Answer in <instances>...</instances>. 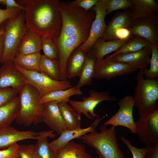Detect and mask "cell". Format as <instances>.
Returning a JSON list of instances; mask_svg holds the SVG:
<instances>
[{"instance_id": "6da1fadb", "label": "cell", "mask_w": 158, "mask_h": 158, "mask_svg": "<svg viewBox=\"0 0 158 158\" xmlns=\"http://www.w3.org/2000/svg\"><path fill=\"white\" fill-rule=\"evenodd\" d=\"M62 25L56 41L59 51L60 80H67V61L74 50L88 39L96 15L91 9L86 11L71 1H61Z\"/></svg>"}, {"instance_id": "7a4b0ae2", "label": "cell", "mask_w": 158, "mask_h": 158, "mask_svg": "<svg viewBox=\"0 0 158 158\" xmlns=\"http://www.w3.org/2000/svg\"><path fill=\"white\" fill-rule=\"evenodd\" d=\"M27 28L40 37L56 40L62 25L58 0H18Z\"/></svg>"}, {"instance_id": "3957f363", "label": "cell", "mask_w": 158, "mask_h": 158, "mask_svg": "<svg viewBox=\"0 0 158 158\" xmlns=\"http://www.w3.org/2000/svg\"><path fill=\"white\" fill-rule=\"evenodd\" d=\"M80 139L95 149L98 155L96 158H126L125 152L119 147L116 127L107 128L102 125L99 131L86 134Z\"/></svg>"}, {"instance_id": "277c9868", "label": "cell", "mask_w": 158, "mask_h": 158, "mask_svg": "<svg viewBox=\"0 0 158 158\" xmlns=\"http://www.w3.org/2000/svg\"><path fill=\"white\" fill-rule=\"evenodd\" d=\"M18 96L20 109L15 120L16 123L29 127L42 122L43 104L40 102L41 97L37 90L26 83L20 91Z\"/></svg>"}, {"instance_id": "5b68a950", "label": "cell", "mask_w": 158, "mask_h": 158, "mask_svg": "<svg viewBox=\"0 0 158 158\" xmlns=\"http://www.w3.org/2000/svg\"><path fill=\"white\" fill-rule=\"evenodd\" d=\"M27 29L23 11L16 17L4 22V51L1 63L13 61L20 42Z\"/></svg>"}, {"instance_id": "8992f818", "label": "cell", "mask_w": 158, "mask_h": 158, "mask_svg": "<svg viewBox=\"0 0 158 158\" xmlns=\"http://www.w3.org/2000/svg\"><path fill=\"white\" fill-rule=\"evenodd\" d=\"M136 80L137 84L133 97L134 106L141 116L158 105V79H146L142 70H139Z\"/></svg>"}, {"instance_id": "52a82bcc", "label": "cell", "mask_w": 158, "mask_h": 158, "mask_svg": "<svg viewBox=\"0 0 158 158\" xmlns=\"http://www.w3.org/2000/svg\"><path fill=\"white\" fill-rule=\"evenodd\" d=\"M16 65V68L24 75L26 82L35 88L40 97L53 91L66 89L72 87L68 80H57L45 74L35 70H28Z\"/></svg>"}, {"instance_id": "ba28073f", "label": "cell", "mask_w": 158, "mask_h": 158, "mask_svg": "<svg viewBox=\"0 0 158 158\" xmlns=\"http://www.w3.org/2000/svg\"><path fill=\"white\" fill-rule=\"evenodd\" d=\"M136 134L142 144L152 146L158 143V106L140 116L135 121Z\"/></svg>"}, {"instance_id": "9c48e42d", "label": "cell", "mask_w": 158, "mask_h": 158, "mask_svg": "<svg viewBox=\"0 0 158 158\" xmlns=\"http://www.w3.org/2000/svg\"><path fill=\"white\" fill-rule=\"evenodd\" d=\"M89 96L87 97H83L81 101L70 99L68 102L70 105L77 111L80 119L82 114L91 120L99 116L94 111L95 108L99 103L106 101L118 100L116 97L111 95L108 92H98L92 89L89 91Z\"/></svg>"}, {"instance_id": "30bf717a", "label": "cell", "mask_w": 158, "mask_h": 158, "mask_svg": "<svg viewBox=\"0 0 158 158\" xmlns=\"http://www.w3.org/2000/svg\"><path fill=\"white\" fill-rule=\"evenodd\" d=\"M119 109L117 112L106 121L104 125H111L125 127L129 129L132 134H136L135 121L133 116L134 106L133 97L130 95L125 96L118 102Z\"/></svg>"}, {"instance_id": "8fae6325", "label": "cell", "mask_w": 158, "mask_h": 158, "mask_svg": "<svg viewBox=\"0 0 158 158\" xmlns=\"http://www.w3.org/2000/svg\"><path fill=\"white\" fill-rule=\"evenodd\" d=\"M52 130L37 132L32 130L20 131L11 126L0 128V149L7 148L19 141L28 139L37 140L44 137L53 138Z\"/></svg>"}, {"instance_id": "7c38bea8", "label": "cell", "mask_w": 158, "mask_h": 158, "mask_svg": "<svg viewBox=\"0 0 158 158\" xmlns=\"http://www.w3.org/2000/svg\"><path fill=\"white\" fill-rule=\"evenodd\" d=\"M137 70L126 64L111 59H97L94 78L109 80L116 77L132 74Z\"/></svg>"}, {"instance_id": "4fadbf2b", "label": "cell", "mask_w": 158, "mask_h": 158, "mask_svg": "<svg viewBox=\"0 0 158 158\" xmlns=\"http://www.w3.org/2000/svg\"><path fill=\"white\" fill-rule=\"evenodd\" d=\"M96 13L92 23L89 37L84 43L78 47L86 53L89 52L93 45L99 39H102L106 32L107 25L105 22L106 9L104 0H99L92 8Z\"/></svg>"}, {"instance_id": "5bb4252c", "label": "cell", "mask_w": 158, "mask_h": 158, "mask_svg": "<svg viewBox=\"0 0 158 158\" xmlns=\"http://www.w3.org/2000/svg\"><path fill=\"white\" fill-rule=\"evenodd\" d=\"M132 35L142 37L150 44L158 45V15L138 18L127 28Z\"/></svg>"}, {"instance_id": "9a60e30c", "label": "cell", "mask_w": 158, "mask_h": 158, "mask_svg": "<svg viewBox=\"0 0 158 158\" xmlns=\"http://www.w3.org/2000/svg\"><path fill=\"white\" fill-rule=\"evenodd\" d=\"M2 64L0 67V89L13 88L20 90L27 83L24 75L16 68L13 61Z\"/></svg>"}, {"instance_id": "2e32d148", "label": "cell", "mask_w": 158, "mask_h": 158, "mask_svg": "<svg viewBox=\"0 0 158 158\" xmlns=\"http://www.w3.org/2000/svg\"><path fill=\"white\" fill-rule=\"evenodd\" d=\"M151 54L150 46L147 47L138 51L120 54L109 59L126 64L137 70H143L149 65Z\"/></svg>"}, {"instance_id": "e0dca14e", "label": "cell", "mask_w": 158, "mask_h": 158, "mask_svg": "<svg viewBox=\"0 0 158 158\" xmlns=\"http://www.w3.org/2000/svg\"><path fill=\"white\" fill-rule=\"evenodd\" d=\"M58 103L56 101H53L43 104L42 119V121L51 130L60 134L62 131L67 129L60 112Z\"/></svg>"}, {"instance_id": "ac0fdd59", "label": "cell", "mask_w": 158, "mask_h": 158, "mask_svg": "<svg viewBox=\"0 0 158 158\" xmlns=\"http://www.w3.org/2000/svg\"><path fill=\"white\" fill-rule=\"evenodd\" d=\"M105 117H96L93 123L90 126L86 128L69 130L67 129L62 131L60 136L56 139L49 143L50 146L55 151L63 147L72 140L80 138L82 136L96 131L95 129L100 122Z\"/></svg>"}, {"instance_id": "d6986e66", "label": "cell", "mask_w": 158, "mask_h": 158, "mask_svg": "<svg viewBox=\"0 0 158 158\" xmlns=\"http://www.w3.org/2000/svg\"><path fill=\"white\" fill-rule=\"evenodd\" d=\"M41 50V37L28 28L20 42L14 59L40 52Z\"/></svg>"}, {"instance_id": "ffe728a7", "label": "cell", "mask_w": 158, "mask_h": 158, "mask_svg": "<svg viewBox=\"0 0 158 158\" xmlns=\"http://www.w3.org/2000/svg\"><path fill=\"white\" fill-rule=\"evenodd\" d=\"M130 9L116 13L107 25L104 35L102 39L105 41L116 40V30L122 28H127L131 23Z\"/></svg>"}, {"instance_id": "44dd1931", "label": "cell", "mask_w": 158, "mask_h": 158, "mask_svg": "<svg viewBox=\"0 0 158 158\" xmlns=\"http://www.w3.org/2000/svg\"><path fill=\"white\" fill-rule=\"evenodd\" d=\"M133 6L130 9L131 21L138 18L157 14L158 3L154 0H133Z\"/></svg>"}, {"instance_id": "7402d4cb", "label": "cell", "mask_w": 158, "mask_h": 158, "mask_svg": "<svg viewBox=\"0 0 158 158\" xmlns=\"http://www.w3.org/2000/svg\"><path fill=\"white\" fill-rule=\"evenodd\" d=\"M133 35H132L128 38L123 40L105 41L102 39H99L94 44L90 51L95 55L97 59H103L105 56L118 49L130 40Z\"/></svg>"}, {"instance_id": "603a6c76", "label": "cell", "mask_w": 158, "mask_h": 158, "mask_svg": "<svg viewBox=\"0 0 158 158\" xmlns=\"http://www.w3.org/2000/svg\"><path fill=\"white\" fill-rule=\"evenodd\" d=\"M55 158H92L82 144L71 141L55 151Z\"/></svg>"}, {"instance_id": "cb8c5ba5", "label": "cell", "mask_w": 158, "mask_h": 158, "mask_svg": "<svg viewBox=\"0 0 158 158\" xmlns=\"http://www.w3.org/2000/svg\"><path fill=\"white\" fill-rule=\"evenodd\" d=\"M87 53L78 47L69 58L66 64L67 79L79 77L85 64Z\"/></svg>"}, {"instance_id": "d4e9b609", "label": "cell", "mask_w": 158, "mask_h": 158, "mask_svg": "<svg viewBox=\"0 0 158 158\" xmlns=\"http://www.w3.org/2000/svg\"><path fill=\"white\" fill-rule=\"evenodd\" d=\"M20 109L18 96L9 102L0 107V128L11 126L15 120Z\"/></svg>"}, {"instance_id": "484cf974", "label": "cell", "mask_w": 158, "mask_h": 158, "mask_svg": "<svg viewBox=\"0 0 158 158\" xmlns=\"http://www.w3.org/2000/svg\"><path fill=\"white\" fill-rule=\"evenodd\" d=\"M97 59L95 55L91 51L87 53L85 64L79 77V81L75 85L77 87L80 88L92 84Z\"/></svg>"}, {"instance_id": "4316f807", "label": "cell", "mask_w": 158, "mask_h": 158, "mask_svg": "<svg viewBox=\"0 0 158 158\" xmlns=\"http://www.w3.org/2000/svg\"><path fill=\"white\" fill-rule=\"evenodd\" d=\"M58 105L67 129L72 130L81 128V119L76 110L68 102H60Z\"/></svg>"}, {"instance_id": "83f0119b", "label": "cell", "mask_w": 158, "mask_h": 158, "mask_svg": "<svg viewBox=\"0 0 158 158\" xmlns=\"http://www.w3.org/2000/svg\"><path fill=\"white\" fill-rule=\"evenodd\" d=\"M83 94L80 88L75 86L66 89L53 91L42 96L40 97V102L43 104L53 101L58 103L62 102H68L71 96L81 95Z\"/></svg>"}, {"instance_id": "f1b7e54d", "label": "cell", "mask_w": 158, "mask_h": 158, "mask_svg": "<svg viewBox=\"0 0 158 158\" xmlns=\"http://www.w3.org/2000/svg\"><path fill=\"white\" fill-rule=\"evenodd\" d=\"M151 44L144 38L133 35L131 38L122 45L118 49L112 54L107 56L105 58L111 59L118 55L138 51Z\"/></svg>"}, {"instance_id": "f546056e", "label": "cell", "mask_w": 158, "mask_h": 158, "mask_svg": "<svg viewBox=\"0 0 158 158\" xmlns=\"http://www.w3.org/2000/svg\"><path fill=\"white\" fill-rule=\"evenodd\" d=\"M40 69V72L53 79L60 80V71L59 59H51L44 55H42Z\"/></svg>"}, {"instance_id": "4dcf8cb0", "label": "cell", "mask_w": 158, "mask_h": 158, "mask_svg": "<svg viewBox=\"0 0 158 158\" xmlns=\"http://www.w3.org/2000/svg\"><path fill=\"white\" fill-rule=\"evenodd\" d=\"M41 56L40 52L25 55L14 59L13 61L15 64L23 69L40 72Z\"/></svg>"}, {"instance_id": "1f68e13d", "label": "cell", "mask_w": 158, "mask_h": 158, "mask_svg": "<svg viewBox=\"0 0 158 158\" xmlns=\"http://www.w3.org/2000/svg\"><path fill=\"white\" fill-rule=\"evenodd\" d=\"M150 47L151 50L150 68L142 70V71L145 78L154 79L158 77V45L151 44Z\"/></svg>"}, {"instance_id": "d6a6232c", "label": "cell", "mask_w": 158, "mask_h": 158, "mask_svg": "<svg viewBox=\"0 0 158 158\" xmlns=\"http://www.w3.org/2000/svg\"><path fill=\"white\" fill-rule=\"evenodd\" d=\"M48 138L44 137L37 140L35 145L38 158H55V151L49 145Z\"/></svg>"}, {"instance_id": "836d02e7", "label": "cell", "mask_w": 158, "mask_h": 158, "mask_svg": "<svg viewBox=\"0 0 158 158\" xmlns=\"http://www.w3.org/2000/svg\"><path fill=\"white\" fill-rule=\"evenodd\" d=\"M41 48L44 55L51 59H59V51L56 40L41 37Z\"/></svg>"}, {"instance_id": "e575fe53", "label": "cell", "mask_w": 158, "mask_h": 158, "mask_svg": "<svg viewBox=\"0 0 158 158\" xmlns=\"http://www.w3.org/2000/svg\"><path fill=\"white\" fill-rule=\"evenodd\" d=\"M107 15L114 11L130 9L133 6V0H104Z\"/></svg>"}, {"instance_id": "d590c367", "label": "cell", "mask_w": 158, "mask_h": 158, "mask_svg": "<svg viewBox=\"0 0 158 158\" xmlns=\"http://www.w3.org/2000/svg\"><path fill=\"white\" fill-rule=\"evenodd\" d=\"M20 91L13 88L0 89V107L9 102L18 96Z\"/></svg>"}, {"instance_id": "8d00e7d4", "label": "cell", "mask_w": 158, "mask_h": 158, "mask_svg": "<svg viewBox=\"0 0 158 158\" xmlns=\"http://www.w3.org/2000/svg\"><path fill=\"white\" fill-rule=\"evenodd\" d=\"M121 139L129 149L133 158H143L145 154L152 146L146 145L143 148H138L133 145L130 141L124 137L121 136Z\"/></svg>"}, {"instance_id": "74e56055", "label": "cell", "mask_w": 158, "mask_h": 158, "mask_svg": "<svg viewBox=\"0 0 158 158\" xmlns=\"http://www.w3.org/2000/svg\"><path fill=\"white\" fill-rule=\"evenodd\" d=\"M18 153L20 158H38L33 144L19 145Z\"/></svg>"}, {"instance_id": "f35d334b", "label": "cell", "mask_w": 158, "mask_h": 158, "mask_svg": "<svg viewBox=\"0 0 158 158\" xmlns=\"http://www.w3.org/2000/svg\"><path fill=\"white\" fill-rule=\"evenodd\" d=\"M19 147V145L16 143L5 149L0 150V158H20Z\"/></svg>"}, {"instance_id": "ab89813d", "label": "cell", "mask_w": 158, "mask_h": 158, "mask_svg": "<svg viewBox=\"0 0 158 158\" xmlns=\"http://www.w3.org/2000/svg\"><path fill=\"white\" fill-rule=\"evenodd\" d=\"M22 11L18 8L5 9L0 8V26L6 20L17 16Z\"/></svg>"}, {"instance_id": "60d3db41", "label": "cell", "mask_w": 158, "mask_h": 158, "mask_svg": "<svg viewBox=\"0 0 158 158\" xmlns=\"http://www.w3.org/2000/svg\"><path fill=\"white\" fill-rule=\"evenodd\" d=\"M99 0H75L71 2L77 6L89 11L97 3Z\"/></svg>"}, {"instance_id": "b9f144b4", "label": "cell", "mask_w": 158, "mask_h": 158, "mask_svg": "<svg viewBox=\"0 0 158 158\" xmlns=\"http://www.w3.org/2000/svg\"><path fill=\"white\" fill-rule=\"evenodd\" d=\"M132 35L127 28H122L116 30L115 32L116 40H123L130 37Z\"/></svg>"}, {"instance_id": "7bdbcfd3", "label": "cell", "mask_w": 158, "mask_h": 158, "mask_svg": "<svg viewBox=\"0 0 158 158\" xmlns=\"http://www.w3.org/2000/svg\"><path fill=\"white\" fill-rule=\"evenodd\" d=\"M0 4L6 5V9L18 8L23 11L24 9L23 7L20 5L14 0H0Z\"/></svg>"}, {"instance_id": "ee69618b", "label": "cell", "mask_w": 158, "mask_h": 158, "mask_svg": "<svg viewBox=\"0 0 158 158\" xmlns=\"http://www.w3.org/2000/svg\"><path fill=\"white\" fill-rule=\"evenodd\" d=\"M143 158H158V143L152 145Z\"/></svg>"}, {"instance_id": "f6af8a7d", "label": "cell", "mask_w": 158, "mask_h": 158, "mask_svg": "<svg viewBox=\"0 0 158 158\" xmlns=\"http://www.w3.org/2000/svg\"><path fill=\"white\" fill-rule=\"evenodd\" d=\"M4 22L0 26V63H1L4 51Z\"/></svg>"}]
</instances>
